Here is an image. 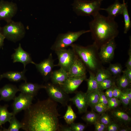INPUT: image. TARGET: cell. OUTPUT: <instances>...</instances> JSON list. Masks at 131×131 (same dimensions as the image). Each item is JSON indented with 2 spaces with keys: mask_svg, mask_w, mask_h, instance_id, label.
<instances>
[{
  "mask_svg": "<svg viewBox=\"0 0 131 131\" xmlns=\"http://www.w3.org/2000/svg\"><path fill=\"white\" fill-rule=\"evenodd\" d=\"M57 102L49 97L38 101L24 110L21 122L22 129L26 131H59Z\"/></svg>",
  "mask_w": 131,
  "mask_h": 131,
  "instance_id": "cell-1",
  "label": "cell"
},
{
  "mask_svg": "<svg viewBox=\"0 0 131 131\" xmlns=\"http://www.w3.org/2000/svg\"><path fill=\"white\" fill-rule=\"evenodd\" d=\"M89 23L94 43L98 49L109 41L115 39L119 33L118 26L115 19L101 14L93 17Z\"/></svg>",
  "mask_w": 131,
  "mask_h": 131,
  "instance_id": "cell-2",
  "label": "cell"
},
{
  "mask_svg": "<svg viewBox=\"0 0 131 131\" xmlns=\"http://www.w3.org/2000/svg\"><path fill=\"white\" fill-rule=\"evenodd\" d=\"M70 46L90 69L94 71L97 69L98 62L96 51L98 48L94 42L92 44L86 47L73 44Z\"/></svg>",
  "mask_w": 131,
  "mask_h": 131,
  "instance_id": "cell-3",
  "label": "cell"
},
{
  "mask_svg": "<svg viewBox=\"0 0 131 131\" xmlns=\"http://www.w3.org/2000/svg\"><path fill=\"white\" fill-rule=\"evenodd\" d=\"M101 0H74L72 4L73 11L78 16L93 17L101 10Z\"/></svg>",
  "mask_w": 131,
  "mask_h": 131,
  "instance_id": "cell-4",
  "label": "cell"
},
{
  "mask_svg": "<svg viewBox=\"0 0 131 131\" xmlns=\"http://www.w3.org/2000/svg\"><path fill=\"white\" fill-rule=\"evenodd\" d=\"M0 32L5 39L16 42L24 37L26 31L25 26L22 22H15L12 20L1 27Z\"/></svg>",
  "mask_w": 131,
  "mask_h": 131,
  "instance_id": "cell-5",
  "label": "cell"
},
{
  "mask_svg": "<svg viewBox=\"0 0 131 131\" xmlns=\"http://www.w3.org/2000/svg\"><path fill=\"white\" fill-rule=\"evenodd\" d=\"M90 32V30H82L76 32L69 31L66 33L59 34L51 49L54 51L65 49L70 46L82 35Z\"/></svg>",
  "mask_w": 131,
  "mask_h": 131,
  "instance_id": "cell-6",
  "label": "cell"
},
{
  "mask_svg": "<svg viewBox=\"0 0 131 131\" xmlns=\"http://www.w3.org/2000/svg\"><path fill=\"white\" fill-rule=\"evenodd\" d=\"M45 89L49 97L63 106L67 105L70 98L68 94L65 92L59 86L49 83L45 85Z\"/></svg>",
  "mask_w": 131,
  "mask_h": 131,
  "instance_id": "cell-7",
  "label": "cell"
},
{
  "mask_svg": "<svg viewBox=\"0 0 131 131\" xmlns=\"http://www.w3.org/2000/svg\"><path fill=\"white\" fill-rule=\"evenodd\" d=\"M58 60L57 66L62 68L67 73L72 65L76 54L72 49H60L55 51Z\"/></svg>",
  "mask_w": 131,
  "mask_h": 131,
  "instance_id": "cell-8",
  "label": "cell"
},
{
  "mask_svg": "<svg viewBox=\"0 0 131 131\" xmlns=\"http://www.w3.org/2000/svg\"><path fill=\"white\" fill-rule=\"evenodd\" d=\"M18 10L17 4L12 2L1 0L0 1V21L7 22L11 20Z\"/></svg>",
  "mask_w": 131,
  "mask_h": 131,
  "instance_id": "cell-9",
  "label": "cell"
},
{
  "mask_svg": "<svg viewBox=\"0 0 131 131\" xmlns=\"http://www.w3.org/2000/svg\"><path fill=\"white\" fill-rule=\"evenodd\" d=\"M34 97L21 93L17 97H16L13 100L12 105L14 115L22 110H25L29 107L32 104Z\"/></svg>",
  "mask_w": 131,
  "mask_h": 131,
  "instance_id": "cell-10",
  "label": "cell"
},
{
  "mask_svg": "<svg viewBox=\"0 0 131 131\" xmlns=\"http://www.w3.org/2000/svg\"><path fill=\"white\" fill-rule=\"evenodd\" d=\"M52 54L50 53L47 58L39 63H35L34 64L45 81H47L50 78L53 69L55 66Z\"/></svg>",
  "mask_w": 131,
  "mask_h": 131,
  "instance_id": "cell-11",
  "label": "cell"
},
{
  "mask_svg": "<svg viewBox=\"0 0 131 131\" xmlns=\"http://www.w3.org/2000/svg\"><path fill=\"white\" fill-rule=\"evenodd\" d=\"M116 46L115 39H113L100 47L99 56L102 62L104 63H109L113 59Z\"/></svg>",
  "mask_w": 131,
  "mask_h": 131,
  "instance_id": "cell-12",
  "label": "cell"
},
{
  "mask_svg": "<svg viewBox=\"0 0 131 131\" xmlns=\"http://www.w3.org/2000/svg\"><path fill=\"white\" fill-rule=\"evenodd\" d=\"M86 79V75L68 77L63 84L60 87L67 94H71L75 92L82 82Z\"/></svg>",
  "mask_w": 131,
  "mask_h": 131,
  "instance_id": "cell-13",
  "label": "cell"
},
{
  "mask_svg": "<svg viewBox=\"0 0 131 131\" xmlns=\"http://www.w3.org/2000/svg\"><path fill=\"white\" fill-rule=\"evenodd\" d=\"M14 50L15 52L11 55L13 63H22L23 64L24 68H25L26 66L28 64H34L35 63L32 61L30 54L23 49L20 43H19L18 47Z\"/></svg>",
  "mask_w": 131,
  "mask_h": 131,
  "instance_id": "cell-14",
  "label": "cell"
},
{
  "mask_svg": "<svg viewBox=\"0 0 131 131\" xmlns=\"http://www.w3.org/2000/svg\"><path fill=\"white\" fill-rule=\"evenodd\" d=\"M69 101H72L75 105L79 113H85L87 111L88 105L86 93L82 91H78L74 96L70 98Z\"/></svg>",
  "mask_w": 131,
  "mask_h": 131,
  "instance_id": "cell-15",
  "label": "cell"
},
{
  "mask_svg": "<svg viewBox=\"0 0 131 131\" xmlns=\"http://www.w3.org/2000/svg\"><path fill=\"white\" fill-rule=\"evenodd\" d=\"M19 90L17 86L11 84H7L0 88V101H8L13 100L16 93Z\"/></svg>",
  "mask_w": 131,
  "mask_h": 131,
  "instance_id": "cell-16",
  "label": "cell"
},
{
  "mask_svg": "<svg viewBox=\"0 0 131 131\" xmlns=\"http://www.w3.org/2000/svg\"><path fill=\"white\" fill-rule=\"evenodd\" d=\"M67 73L68 77L86 75V68L84 64L76 54L74 62Z\"/></svg>",
  "mask_w": 131,
  "mask_h": 131,
  "instance_id": "cell-17",
  "label": "cell"
},
{
  "mask_svg": "<svg viewBox=\"0 0 131 131\" xmlns=\"http://www.w3.org/2000/svg\"><path fill=\"white\" fill-rule=\"evenodd\" d=\"M45 88V85L25 82L21 84L18 89L21 93L34 97L40 89Z\"/></svg>",
  "mask_w": 131,
  "mask_h": 131,
  "instance_id": "cell-18",
  "label": "cell"
},
{
  "mask_svg": "<svg viewBox=\"0 0 131 131\" xmlns=\"http://www.w3.org/2000/svg\"><path fill=\"white\" fill-rule=\"evenodd\" d=\"M123 4L120 2L119 0H115L113 3L106 8H101V10L106 11L108 16L114 19L118 15H122Z\"/></svg>",
  "mask_w": 131,
  "mask_h": 131,
  "instance_id": "cell-19",
  "label": "cell"
},
{
  "mask_svg": "<svg viewBox=\"0 0 131 131\" xmlns=\"http://www.w3.org/2000/svg\"><path fill=\"white\" fill-rule=\"evenodd\" d=\"M68 77L67 72L60 67L58 70L52 72L50 78L52 83L60 86Z\"/></svg>",
  "mask_w": 131,
  "mask_h": 131,
  "instance_id": "cell-20",
  "label": "cell"
},
{
  "mask_svg": "<svg viewBox=\"0 0 131 131\" xmlns=\"http://www.w3.org/2000/svg\"><path fill=\"white\" fill-rule=\"evenodd\" d=\"M27 71L24 68L23 71L21 72L17 71H9L1 74L3 78H7L10 81L17 82L21 80L27 82V79L25 75Z\"/></svg>",
  "mask_w": 131,
  "mask_h": 131,
  "instance_id": "cell-21",
  "label": "cell"
},
{
  "mask_svg": "<svg viewBox=\"0 0 131 131\" xmlns=\"http://www.w3.org/2000/svg\"><path fill=\"white\" fill-rule=\"evenodd\" d=\"M9 105L5 104L0 105V127L7 122L9 123L13 114L12 112H9L8 109Z\"/></svg>",
  "mask_w": 131,
  "mask_h": 131,
  "instance_id": "cell-22",
  "label": "cell"
},
{
  "mask_svg": "<svg viewBox=\"0 0 131 131\" xmlns=\"http://www.w3.org/2000/svg\"><path fill=\"white\" fill-rule=\"evenodd\" d=\"M123 7L122 15H123L124 21V33L126 34L130 29L131 27V21L129 14L127 3L125 0H123Z\"/></svg>",
  "mask_w": 131,
  "mask_h": 131,
  "instance_id": "cell-23",
  "label": "cell"
},
{
  "mask_svg": "<svg viewBox=\"0 0 131 131\" xmlns=\"http://www.w3.org/2000/svg\"><path fill=\"white\" fill-rule=\"evenodd\" d=\"M99 91L98 89L87 94V98L88 106L93 109L95 105L98 102Z\"/></svg>",
  "mask_w": 131,
  "mask_h": 131,
  "instance_id": "cell-24",
  "label": "cell"
},
{
  "mask_svg": "<svg viewBox=\"0 0 131 131\" xmlns=\"http://www.w3.org/2000/svg\"><path fill=\"white\" fill-rule=\"evenodd\" d=\"M89 78L86 79L87 82V90L86 93L90 92L98 89V83L97 81L95 75L91 72H89Z\"/></svg>",
  "mask_w": 131,
  "mask_h": 131,
  "instance_id": "cell-25",
  "label": "cell"
},
{
  "mask_svg": "<svg viewBox=\"0 0 131 131\" xmlns=\"http://www.w3.org/2000/svg\"><path fill=\"white\" fill-rule=\"evenodd\" d=\"M114 117L119 121L124 123H127L130 122L131 118L127 114L120 110L113 111L112 113Z\"/></svg>",
  "mask_w": 131,
  "mask_h": 131,
  "instance_id": "cell-26",
  "label": "cell"
},
{
  "mask_svg": "<svg viewBox=\"0 0 131 131\" xmlns=\"http://www.w3.org/2000/svg\"><path fill=\"white\" fill-rule=\"evenodd\" d=\"M10 125L8 129L3 128V131H18L22 128V125L21 122L16 118L15 115H13L10 122Z\"/></svg>",
  "mask_w": 131,
  "mask_h": 131,
  "instance_id": "cell-27",
  "label": "cell"
},
{
  "mask_svg": "<svg viewBox=\"0 0 131 131\" xmlns=\"http://www.w3.org/2000/svg\"><path fill=\"white\" fill-rule=\"evenodd\" d=\"M99 117L96 113L93 112L87 111L82 118L87 123L94 124L98 121Z\"/></svg>",
  "mask_w": 131,
  "mask_h": 131,
  "instance_id": "cell-28",
  "label": "cell"
},
{
  "mask_svg": "<svg viewBox=\"0 0 131 131\" xmlns=\"http://www.w3.org/2000/svg\"><path fill=\"white\" fill-rule=\"evenodd\" d=\"M67 109L63 116L66 123L69 125L74 122L76 118V114L70 105H67Z\"/></svg>",
  "mask_w": 131,
  "mask_h": 131,
  "instance_id": "cell-29",
  "label": "cell"
},
{
  "mask_svg": "<svg viewBox=\"0 0 131 131\" xmlns=\"http://www.w3.org/2000/svg\"><path fill=\"white\" fill-rule=\"evenodd\" d=\"M112 75L107 69L100 68L98 70L95 76L97 81L99 83L112 77Z\"/></svg>",
  "mask_w": 131,
  "mask_h": 131,
  "instance_id": "cell-30",
  "label": "cell"
},
{
  "mask_svg": "<svg viewBox=\"0 0 131 131\" xmlns=\"http://www.w3.org/2000/svg\"><path fill=\"white\" fill-rule=\"evenodd\" d=\"M115 86L114 80L112 77L98 83V89L103 90Z\"/></svg>",
  "mask_w": 131,
  "mask_h": 131,
  "instance_id": "cell-31",
  "label": "cell"
},
{
  "mask_svg": "<svg viewBox=\"0 0 131 131\" xmlns=\"http://www.w3.org/2000/svg\"><path fill=\"white\" fill-rule=\"evenodd\" d=\"M116 82L117 87L122 90L128 88L131 82L123 74L117 79Z\"/></svg>",
  "mask_w": 131,
  "mask_h": 131,
  "instance_id": "cell-32",
  "label": "cell"
},
{
  "mask_svg": "<svg viewBox=\"0 0 131 131\" xmlns=\"http://www.w3.org/2000/svg\"><path fill=\"white\" fill-rule=\"evenodd\" d=\"M70 125L72 131H83L86 127L84 124L80 123L73 122Z\"/></svg>",
  "mask_w": 131,
  "mask_h": 131,
  "instance_id": "cell-33",
  "label": "cell"
},
{
  "mask_svg": "<svg viewBox=\"0 0 131 131\" xmlns=\"http://www.w3.org/2000/svg\"><path fill=\"white\" fill-rule=\"evenodd\" d=\"M93 109L99 113H102L108 109L107 106L103 104L98 102L94 106Z\"/></svg>",
  "mask_w": 131,
  "mask_h": 131,
  "instance_id": "cell-34",
  "label": "cell"
},
{
  "mask_svg": "<svg viewBox=\"0 0 131 131\" xmlns=\"http://www.w3.org/2000/svg\"><path fill=\"white\" fill-rule=\"evenodd\" d=\"M119 98L121 102L124 106L127 107L129 105L131 104V100L123 90H122V92Z\"/></svg>",
  "mask_w": 131,
  "mask_h": 131,
  "instance_id": "cell-35",
  "label": "cell"
},
{
  "mask_svg": "<svg viewBox=\"0 0 131 131\" xmlns=\"http://www.w3.org/2000/svg\"><path fill=\"white\" fill-rule=\"evenodd\" d=\"M98 121L107 126L111 122L110 116L107 114L104 113H102L101 117H99Z\"/></svg>",
  "mask_w": 131,
  "mask_h": 131,
  "instance_id": "cell-36",
  "label": "cell"
},
{
  "mask_svg": "<svg viewBox=\"0 0 131 131\" xmlns=\"http://www.w3.org/2000/svg\"><path fill=\"white\" fill-rule=\"evenodd\" d=\"M95 131H104L106 130L107 126L98 121L94 124Z\"/></svg>",
  "mask_w": 131,
  "mask_h": 131,
  "instance_id": "cell-37",
  "label": "cell"
},
{
  "mask_svg": "<svg viewBox=\"0 0 131 131\" xmlns=\"http://www.w3.org/2000/svg\"><path fill=\"white\" fill-rule=\"evenodd\" d=\"M99 98L98 102L102 103L106 105L107 106L108 99L105 93L102 92V91L99 90Z\"/></svg>",
  "mask_w": 131,
  "mask_h": 131,
  "instance_id": "cell-38",
  "label": "cell"
},
{
  "mask_svg": "<svg viewBox=\"0 0 131 131\" xmlns=\"http://www.w3.org/2000/svg\"><path fill=\"white\" fill-rule=\"evenodd\" d=\"M107 69L112 75L117 76L119 75L117 72L115 64H110Z\"/></svg>",
  "mask_w": 131,
  "mask_h": 131,
  "instance_id": "cell-39",
  "label": "cell"
},
{
  "mask_svg": "<svg viewBox=\"0 0 131 131\" xmlns=\"http://www.w3.org/2000/svg\"><path fill=\"white\" fill-rule=\"evenodd\" d=\"M119 127L116 123L111 122L107 126L106 130L108 131H117L119 129Z\"/></svg>",
  "mask_w": 131,
  "mask_h": 131,
  "instance_id": "cell-40",
  "label": "cell"
},
{
  "mask_svg": "<svg viewBox=\"0 0 131 131\" xmlns=\"http://www.w3.org/2000/svg\"><path fill=\"white\" fill-rule=\"evenodd\" d=\"M130 43L129 48L128 51L129 57L128 60L126 62L125 66L126 68L131 69V37H130Z\"/></svg>",
  "mask_w": 131,
  "mask_h": 131,
  "instance_id": "cell-41",
  "label": "cell"
},
{
  "mask_svg": "<svg viewBox=\"0 0 131 131\" xmlns=\"http://www.w3.org/2000/svg\"><path fill=\"white\" fill-rule=\"evenodd\" d=\"M122 90L118 87L115 86L113 89V97L118 99L119 98L121 95Z\"/></svg>",
  "mask_w": 131,
  "mask_h": 131,
  "instance_id": "cell-42",
  "label": "cell"
},
{
  "mask_svg": "<svg viewBox=\"0 0 131 131\" xmlns=\"http://www.w3.org/2000/svg\"><path fill=\"white\" fill-rule=\"evenodd\" d=\"M114 87L106 89V90L105 94L107 98H111L113 97V93Z\"/></svg>",
  "mask_w": 131,
  "mask_h": 131,
  "instance_id": "cell-43",
  "label": "cell"
},
{
  "mask_svg": "<svg viewBox=\"0 0 131 131\" xmlns=\"http://www.w3.org/2000/svg\"><path fill=\"white\" fill-rule=\"evenodd\" d=\"M122 73L131 82V69L126 68L123 71Z\"/></svg>",
  "mask_w": 131,
  "mask_h": 131,
  "instance_id": "cell-44",
  "label": "cell"
},
{
  "mask_svg": "<svg viewBox=\"0 0 131 131\" xmlns=\"http://www.w3.org/2000/svg\"><path fill=\"white\" fill-rule=\"evenodd\" d=\"M121 103L120 100L119 101L108 105H107L108 109H112L116 108Z\"/></svg>",
  "mask_w": 131,
  "mask_h": 131,
  "instance_id": "cell-45",
  "label": "cell"
},
{
  "mask_svg": "<svg viewBox=\"0 0 131 131\" xmlns=\"http://www.w3.org/2000/svg\"><path fill=\"white\" fill-rule=\"evenodd\" d=\"M59 131H72L70 126H60Z\"/></svg>",
  "mask_w": 131,
  "mask_h": 131,
  "instance_id": "cell-46",
  "label": "cell"
},
{
  "mask_svg": "<svg viewBox=\"0 0 131 131\" xmlns=\"http://www.w3.org/2000/svg\"><path fill=\"white\" fill-rule=\"evenodd\" d=\"M108 100V105L119 101L120 100L118 99L112 97L111 98H107Z\"/></svg>",
  "mask_w": 131,
  "mask_h": 131,
  "instance_id": "cell-47",
  "label": "cell"
},
{
  "mask_svg": "<svg viewBox=\"0 0 131 131\" xmlns=\"http://www.w3.org/2000/svg\"><path fill=\"white\" fill-rule=\"evenodd\" d=\"M5 39L4 36L0 32V49L3 46L4 40Z\"/></svg>",
  "mask_w": 131,
  "mask_h": 131,
  "instance_id": "cell-48",
  "label": "cell"
},
{
  "mask_svg": "<svg viewBox=\"0 0 131 131\" xmlns=\"http://www.w3.org/2000/svg\"><path fill=\"white\" fill-rule=\"evenodd\" d=\"M130 129L127 128H124L121 129H119L118 131H130Z\"/></svg>",
  "mask_w": 131,
  "mask_h": 131,
  "instance_id": "cell-49",
  "label": "cell"
},
{
  "mask_svg": "<svg viewBox=\"0 0 131 131\" xmlns=\"http://www.w3.org/2000/svg\"><path fill=\"white\" fill-rule=\"evenodd\" d=\"M2 78L1 76V74H0V81Z\"/></svg>",
  "mask_w": 131,
  "mask_h": 131,
  "instance_id": "cell-50",
  "label": "cell"
},
{
  "mask_svg": "<svg viewBox=\"0 0 131 131\" xmlns=\"http://www.w3.org/2000/svg\"><path fill=\"white\" fill-rule=\"evenodd\" d=\"M1 26L0 24V32L1 29Z\"/></svg>",
  "mask_w": 131,
  "mask_h": 131,
  "instance_id": "cell-51",
  "label": "cell"
},
{
  "mask_svg": "<svg viewBox=\"0 0 131 131\" xmlns=\"http://www.w3.org/2000/svg\"><path fill=\"white\" fill-rule=\"evenodd\" d=\"M1 131V130L0 129V131Z\"/></svg>",
  "mask_w": 131,
  "mask_h": 131,
  "instance_id": "cell-52",
  "label": "cell"
},
{
  "mask_svg": "<svg viewBox=\"0 0 131 131\" xmlns=\"http://www.w3.org/2000/svg\"><path fill=\"white\" fill-rule=\"evenodd\" d=\"M101 0L102 1H103V0Z\"/></svg>",
  "mask_w": 131,
  "mask_h": 131,
  "instance_id": "cell-53",
  "label": "cell"
},
{
  "mask_svg": "<svg viewBox=\"0 0 131 131\" xmlns=\"http://www.w3.org/2000/svg\"></svg>",
  "mask_w": 131,
  "mask_h": 131,
  "instance_id": "cell-54",
  "label": "cell"
}]
</instances>
